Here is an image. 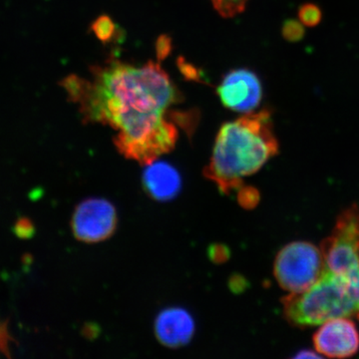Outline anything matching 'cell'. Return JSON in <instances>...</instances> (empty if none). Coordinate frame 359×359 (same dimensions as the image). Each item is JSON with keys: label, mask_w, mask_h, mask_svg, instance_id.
Wrapping results in <instances>:
<instances>
[{"label": "cell", "mask_w": 359, "mask_h": 359, "mask_svg": "<svg viewBox=\"0 0 359 359\" xmlns=\"http://www.w3.org/2000/svg\"><path fill=\"white\" fill-rule=\"evenodd\" d=\"M285 318L299 327L339 318H359V269L347 275L323 271L309 290L283 299Z\"/></svg>", "instance_id": "obj_3"}, {"label": "cell", "mask_w": 359, "mask_h": 359, "mask_svg": "<svg viewBox=\"0 0 359 359\" xmlns=\"http://www.w3.org/2000/svg\"><path fill=\"white\" fill-rule=\"evenodd\" d=\"M116 226L117 212L107 200H85L73 214V233L81 242L91 244L107 240L114 233Z\"/></svg>", "instance_id": "obj_6"}, {"label": "cell", "mask_w": 359, "mask_h": 359, "mask_svg": "<svg viewBox=\"0 0 359 359\" xmlns=\"http://www.w3.org/2000/svg\"><path fill=\"white\" fill-rule=\"evenodd\" d=\"M143 183L151 197L158 201L174 199L182 186L178 171L171 165L157 160L148 164L144 172Z\"/></svg>", "instance_id": "obj_10"}, {"label": "cell", "mask_w": 359, "mask_h": 359, "mask_svg": "<svg viewBox=\"0 0 359 359\" xmlns=\"http://www.w3.org/2000/svg\"><path fill=\"white\" fill-rule=\"evenodd\" d=\"M92 30L95 33L97 39L108 41L114 34L115 25L108 16H101L92 25Z\"/></svg>", "instance_id": "obj_13"}, {"label": "cell", "mask_w": 359, "mask_h": 359, "mask_svg": "<svg viewBox=\"0 0 359 359\" xmlns=\"http://www.w3.org/2000/svg\"><path fill=\"white\" fill-rule=\"evenodd\" d=\"M304 26L301 21L289 20L283 26V35L287 41H299L304 35Z\"/></svg>", "instance_id": "obj_14"}, {"label": "cell", "mask_w": 359, "mask_h": 359, "mask_svg": "<svg viewBox=\"0 0 359 359\" xmlns=\"http://www.w3.org/2000/svg\"><path fill=\"white\" fill-rule=\"evenodd\" d=\"M318 354L313 353H309V351H304V353H301L299 354H297V358H318Z\"/></svg>", "instance_id": "obj_18"}, {"label": "cell", "mask_w": 359, "mask_h": 359, "mask_svg": "<svg viewBox=\"0 0 359 359\" xmlns=\"http://www.w3.org/2000/svg\"><path fill=\"white\" fill-rule=\"evenodd\" d=\"M11 341H13V339L9 334L8 321L0 320V354L11 356L9 346Z\"/></svg>", "instance_id": "obj_15"}, {"label": "cell", "mask_w": 359, "mask_h": 359, "mask_svg": "<svg viewBox=\"0 0 359 359\" xmlns=\"http://www.w3.org/2000/svg\"><path fill=\"white\" fill-rule=\"evenodd\" d=\"M321 250L306 242L285 245L276 257L275 276L278 285L290 294L309 290L325 271Z\"/></svg>", "instance_id": "obj_4"}, {"label": "cell", "mask_w": 359, "mask_h": 359, "mask_svg": "<svg viewBox=\"0 0 359 359\" xmlns=\"http://www.w3.org/2000/svg\"><path fill=\"white\" fill-rule=\"evenodd\" d=\"M316 351L332 358L353 356L359 348V334L353 321L346 318L325 321L313 337Z\"/></svg>", "instance_id": "obj_8"}, {"label": "cell", "mask_w": 359, "mask_h": 359, "mask_svg": "<svg viewBox=\"0 0 359 359\" xmlns=\"http://www.w3.org/2000/svg\"><path fill=\"white\" fill-rule=\"evenodd\" d=\"M195 332V323L185 309H165L155 321V334L161 344L178 348L189 344Z\"/></svg>", "instance_id": "obj_9"}, {"label": "cell", "mask_w": 359, "mask_h": 359, "mask_svg": "<svg viewBox=\"0 0 359 359\" xmlns=\"http://www.w3.org/2000/svg\"><path fill=\"white\" fill-rule=\"evenodd\" d=\"M14 231L16 236L20 238H30L34 233V226L33 223L27 218H21L18 219L14 226Z\"/></svg>", "instance_id": "obj_16"}, {"label": "cell", "mask_w": 359, "mask_h": 359, "mask_svg": "<svg viewBox=\"0 0 359 359\" xmlns=\"http://www.w3.org/2000/svg\"><path fill=\"white\" fill-rule=\"evenodd\" d=\"M61 86L86 123L116 131V148L130 160L148 165L173 150L178 140L175 113L183 97L159 63L134 65L110 59L90 68V76L69 75Z\"/></svg>", "instance_id": "obj_1"}, {"label": "cell", "mask_w": 359, "mask_h": 359, "mask_svg": "<svg viewBox=\"0 0 359 359\" xmlns=\"http://www.w3.org/2000/svg\"><path fill=\"white\" fill-rule=\"evenodd\" d=\"M321 16L323 14H321L320 7L313 4H304L299 11V21L308 27H313V26L320 25Z\"/></svg>", "instance_id": "obj_12"}, {"label": "cell", "mask_w": 359, "mask_h": 359, "mask_svg": "<svg viewBox=\"0 0 359 359\" xmlns=\"http://www.w3.org/2000/svg\"><path fill=\"white\" fill-rule=\"evenodd\" d=\"M217 13L224 18H233L245 11L249 0H210Z\"/></svg>", "instance_id": "obj_11"}, {"label": "cell", "mask_w": 359, "mask_h": 359, "mask_svg": "<svg viewBox=\"0 0 359 359\" xmlns=\"http://www.w3.org/2000/svg\"><path fill=\"white\" fill-rule=\"evenodd\" d=\"M217 94L228 109L249 113L261 103L263 86L256 73L248 69H236L224 75L217 88Z\"/></svg>", "instance_id": "obj_7"}, {"label": "cell", "mask_w": 359, "mask_h": 359, "mask_svg": "<svg viewBox=\"0 0 359 359\" xmlns=\"http://www.w3.org/2000/svg\"><path fill=\"white\" fill-rule=\"evenodd\" d=\"M325 271L347 275L359 269V208H348L321 245Z\"/></svg>", "instance_id": "obj_5"}, {"label": "cell", "mask_w": 359, "mask_h": 359, "mask_svg": "<svg viewBox=\"0 0 359 359\" xmlns=\"http://www.w3.org/2000/svg\"><path fill=\"white\" fill-rule=\"evenodd\" d=\"M256 191L250 190V189L241 191V193L238 194L241 204L245 205V207L256 204Z\"/></svg>", "instance_id": "obj_17"}, {"label": "cell", "mask_w": 359, "mask_h": 359, "mask_svg": "<svg viewBox=\"0 0 359 359\" xmlns=\"http://www.w3.org/2000/svg\"><path fill=\"white\" fill-rule=\"evenodd\" d=\"M278 152L271 112L252 111L224 123L219 130L205 176L228 194L240 188L245 177L257 173Z\"/></svg>", "instance_id": "obj_2"}]
</instances>
